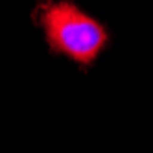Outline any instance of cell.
Returning a JSON list of instances; mask_svg holds the SVG:
<instances>
[{"label":"cell","mask_w":153,"mask_h":153,"mask_svg":"<svg viewBox=\"0 0 153 153\" xmlns=\"http://www.w3.org/2000/svg\"><path fill=\"white\" fill-rule=\"evenodd\" d=\"M41 24L50 48L79 65H91L109 39L103 24L67 0L45 4Z\"/></svg>","instance_id":"1"}]
</instances>
